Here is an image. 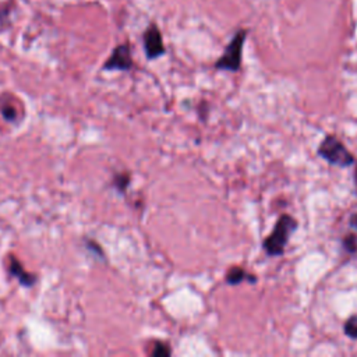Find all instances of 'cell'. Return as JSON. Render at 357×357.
<instances>
[{"label": "cell", "mask_w": 357, "mask_h": 357, "mask_svg": "<svg viewBox=\"0 0 357 357\" xmlns=\"http://www.w3.org/2000/svg\"><path fill=\"white\" fill-rule=\"evenodd\" d=\"M296 226H297V223L290 215H282L278 219L272 233L262 243L265 252L272 257L282 255L284 251V247L289 241V237H290L291 231L296 229Z\"/></svg>", "instance_id": "6da1fadb"}, {"label": "cell", "mask_w": 357, "mask_h": 357, "mask_svg": "<svg viewBox=\"0 0 357 357\" xmlns=\"http://www.w3.org/2000/svg\"><path fill=\"white\" fill-rule=\"evenodd\" d=\"M318 155L335 166H350L354 160L353 153L335 135H328L318 148Z\"/></svg>", "instance_id": "7a4b0ae2"}, {"label": "cell", "mask_w": 357, "mask_h": 357, "mask_svg": "<svg viewBox=\"0 0 357 357\" xmlns=\"http://www.w3.org/2000/svg\"><path fill=\"white\" fill-rule=\"evenodd\" d=\"M244 39H245V32L244 31L237 32L236 36L231 39V42L227 45L222 57L216 61L215 67L219 70L237 71L241 64V52H243Z\"/></svg>", "instance_id": "3957f363"}, {"label": "cell", "mask_w": 357, "mask_h": 357, "mask_svg": "<svg viewBox=\"0 0 357 357\" xmlns=\"http://www.w3.org/2000/svg\"><path fill=\"white\" fill-rule=\"evenodd\" d=\"M132 66V59L130 47L127 45L117 46L109 60L105 63L106 70H130Z\"/></svg>", "instance_id": "277c9868"}, {"label": "cell", "mask_w": 357, "mask_h": 357, "mask_svg": "<svg viewBox=\"0 0 357 357\" xmlns=\"http://www.w3.org/2000/svg\"><path fill=\"white\" fill-rule=\"evenodd\" d=\"M144 46H145V53H146L148 59H155L165 53L160 32L155 25H152L146 29V32L144 35Z\"/></svg>", "instance_id": "5b68a950"}, {"label": "cell", "mask_w": 357, "mask_h": 357, "mask_svg": "<svg viewBox=\"0 0 357 357\" xmlns=\"http://www.w3.org/2000/svg\"><path fill=\"white\" fill-rule=\"evenodd\" d=\"M243 280H254V276L248 275L243 268H238V266H234L231 268L227 275H226V282L229 284H238L241 283Z\"/></svg>", "instance_id": "8992f818"}, {"label": "cell", "mask_w": 357, "mask_h": 357, "mask_svg": "<svg viewBox=\"0 0 357 357\" xmlns=\"http://www.w3.org/2000/svg\"><path fill=\"white\" fill-rule=\"evenodd\" d=\"M10 272H11L14 276H17V278L20 279V282H21L22 284H25V286H31V284L33 283V278H32L29 273H26V272L21 268V265L18 264V261H15L14 258H11Z\"/></svg>", "instance_id": "52a82bcc"}, {"label": "cell", "mask_w": 357, "mask_h": 357, "mask_svg": "<svg viewBox=\"0 0 357 357\" xmlns=\"http://www.w3.org/2000/svg\"><path fill=\"white\" fill-rule=\"evenodd\" d=\"M344 333L351 339H357V315H353L346 321Z\"/></svg>", "instance_id": "ba28073f"}, {"label": "cell", "mask_w": 357, "mask_h": 357, "mask_svg": "<svg viewBox=\"0 0 357 357\" xmlns=\"http://www.w3.org/2000/svg\"><path fill=\"white\" fill-rule=\"evenodd\" d=\"M343 247H344L349 252H351V254L357 252V236H356L354 233L347 234V236L343 238Z\"/></svg>", "instance_id": "9c48e42d"}, {"label": "cell", "mask_w": 357, "mask_h": 357, "mask_svg": "<svg viewBox=\"0 0 357 357\" xmlns=\"http://www.w3.org/2000/svg\"><path fill=\"white\" fill-rule=\"evenodd\" d=\"M170 349L167 344L165 343H156L153 350H152V356L155 357H166V356H170Z\"/></svg>", "instance_id": "30bf717a"}, {"label": "cell", "mask_w": 357, "mask_h": 357, "mask_svg": "<svg viewBox=\"0 0 357 357\" xmlns=\"http://www.w3.org/2000/svg\"><path fill=\"white\" fill-rule=\"evenodd\" d=\"M3 114H4V117H6V119H8V120H11V119H14V117H15L14 109H13V107H10V106L3 107Z\"/></svg>", "instance_id": "8fae6325"}, {"label": "cell", "mask_w": 357, "mask_h": 357, "mask_svg": "<svg viewBox=\"0 0 357 357\" xmlns=\"http://www.w3.org/2000/svg\"><path fill=\"white\" fill-rule=\"evenodd\" d=\"M350 226H353V227L357 229V213H353V215L350 216Z\"/></svg>", "instance_id": "7c38bea8"}, {"label": "cell", "mask_w": 357, "mask_h": 357, "mask_svg": "<svg viewBox=\"0 0 357 357\" xmlns=\"http://www.w3.org/2000/svg\"><path fill=\"white\" fill-rule=\"evenodd\" d=\"M354 181H356V187H357V166H356V172H354Z\"/></svg>", "instance_id": "4fadbf2b"}]
</instances>
